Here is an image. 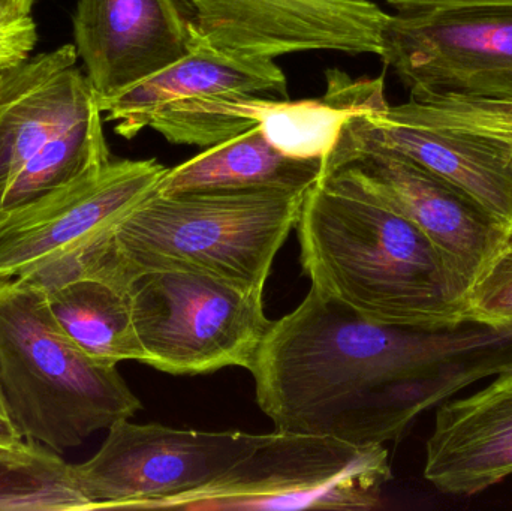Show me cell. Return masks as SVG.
I'll return each mask as SVG.
<instances>
[{
	"label": "cell",
	"mask_w": 512,
	"mask_h": 511,
	"mask_svg": "<svg viewBox=\"0 0 512 511\" xmlns=\"http://www.w3.org/2000/svg\"><path fill=\"white\" fill-rule=\"evenodd\" d=\"M459 329L376 323L310 287L271 323L256 353V402L276 431L355 444L396 440L448 395L450 363L498 345L499 330Z\"/></svg>",
	"instance_id": "obj_1"
},
{
	"label": "cell",
	"mask_w": 512,
	"mask_h": 511,
	"mask_svg": "<svg viewBox=\"0 0 512 511\" xmlns=\"http://www.w3.org/2000/svg\"><path fill=\"white\" fill-rule=\"evenodd\" d=\"M297 233L310 287L357 314L429 332L468 323L423 231L343 177L324 173L307 191Z\"/></svg>",
	"instance_id": "obj_2"
},
{
	"label": "cell",
	"mask_w": 512,
	"mask_h": 511,
	"mask_svg": "<svg viewBox=\"0 0 512 511\" xmlns=\"http://www.w3.org/2000/svg\"><path fill=\"white\" fill-rule=\"evenodd\" d=\"M0 390L21 438L57 455L143 408L117 366L87 354L26 279L0 281Z\"/></svg>",
	"instance_id": "obj_3"
},
{
	"label": "cell",
	"mask_w": 512,
	"mask_h": 511,
	"mask_svg": "<svg viewBox=\"0 0 512 511\" xmlns=\"http://www.w3.org/2000/svg\"><path fill=\"white\" fill-rule=\"evenodd\" d=\"M307 191L152 194L113 230L129 278L189 270L264 293L277 252L297 227Z\"/></svg>",
	"instance_id": "obj_4"
},
{
	"label": "cell",
	"mask_w": 512,
	"mask_h": 511,
	"mask_svg": "<svg viewBox=\"0 0 512 511\" xmlns=\"http://www.w3.org/2000/svg\"><path fill=\"white\" fill-rule=\"evenodd\" d=\"M391 479L384 444L274 431L224 476L165 510H375Z\"/></svg>",
	"instance_id": "obj_5"
},
{
	"label": "cell",
	"mask_w": 512,
	"mask_h": 511,
	"mask_svg": "<svg viewBox=\"0 0 512 511\" xmlns=\"http://www.w3.org/2000/svg\"><path fill=\"white\" fill-rule=\"evenodd\" d=\"M129 303L144 365L171 375L251 369L273 321L262 293L189 270H143Z\"/></svg>",
	"instance_id": "obj_6"
},
{
	"label": "cell",
	"mask_w": 512,
	"mask_h": 511,
	"mask_svg": "<svg viewBox=\"0 0 512 511\" xmlns=\"http://www.w3.org/2000/svg\"><path fill=\"white\" fill-rule=\"evenodd\" d=\"M167 167L113 159L45 194L0 209V281L26 279L45 291L68 281L77 261L138 204Z\"/></svg>",
	"instance_id": "obj_7"
},
{
	"label": "cell",
	"mask_w": 512,
	"mask_h": 511,
	"mask_svg": "<svg viewBox=\"0 0 512 511\" xmlns=\"http://www.w3.org/2000/svg\"><path fill=\"white\" fill-rule=\"evenodd\" d=\"M358 119L343 129L336 149L324 159L322 174L343 177L420 228L463 305L512 227L450 180L370 138Z\"/></svg>",
	"instance_id": "obj_8"
},
{
	"label": "cell",
	"mask_w": 512,
	"mask_h": 511,
	"mask_svg": "<svg viewBox=\"0 0 512 511\" xmlns=\"http://www.w3.org/2000/svg\"><path fill=\"white\" fill-rule=\"evenodd\" d=\"M264 440L240 431H195L120 420L93 458L71 465L95 510H165L224 476Z\"/></svg>",
	"instance_id": "obj_9"
},
{
	"label": "cell",
	"mask_w": 512,
	"mask_h": 511,
	"mask_svg": "<svg viewBox=\"0 0 512 511\" xmlns=\"http://www.w3.org/2000/svg\"><path fill=\"white\" fill-rule=\"evenodd\" d=\"M325 78L327 90L321 98L289 101L249 93L203 96L167 105L149 120L147 128L173 144L210 147L258 126L283 155L324 161L336 149L349 122L390 105L384 75L352 78L330 69Z\"/></svg>",
	"instance_id": "obj_10"
},
{
	"label": "cell",
	"mask_w": 512,
	"mask_h": 511,
	"mask_svg": "<svg viewBox=\"0 0 512 511\" xmlns=\"http://www.w3.org/2000/svg\"><path fill=\"white\" fill-rule=\"evenodd\" d=\"M381 59L412 99H512V6H465L391 15Z\"/></svg>",
	"instance_id": "obj_11"
},
{
	"label": "cell",
	"mask_w": 512,
	"mask_h": 511,
	"mask_svg": "<svg viewBox=\"0 0 512 511\" xmlns=\"http://www.w3.org/2000/svg\"><path fill=\"white\" fill-rule=\"evenodd\" d=\"M201 35L228 53L306 51L381 57L391 15L370 0H194Z\"/></svg>",
	"instance_id": "obj_12"
},
{
	"label": "cell",
	"mask_w": 512,
	"mask_h": 511,
	"mask_svg": "<svg viewBox=\"0 0 512 511\" xmlns=\"http://www.w3.org/2000/svg\"><path fill=\"white\" fill-rule=\"evenodd\" d=\"M72 23L78 57L98 99L188 54L198 32L194 0H78Z\"/></svg>",
	"instance_id": "obj_13"
},
{
	"label": "cell",
	"mask_w": 512,
	"mask_h": 511,
	"mask_svg": "<svg viewBox=\"0 0 512 511\" xmlns=\"http://www.w3.org/2000/svg\"><path fill=\"white\" fill-rule=\"evenodd\" d=\"M512 476V365L474 395L445 402L426 444L424 479L450 495L480 494Z\"/></svg>",
	"instance_id": "obj_14"
},
{
	"label": "cell",
	"mask_w": 512,
	"mask_h": 511,
	"mask_svg": "<svg viewBox=\"0 0 512 511\" xmlns=\"http://www.w3.org/2000/svg\"><path fill=\"white\" fill-rule=\"evenodd\" d=\"M227 93H273L286 98L288 83L273 59L228 53L198 30L188 54L117 95L96 101L105 119L116 123V134L131 140L167 105Z\"/></svg>",
	"instance_id": "obj_15"
},
{
	"label": "cell",
	"mask_w": 512,
	"mask_h": 511,
	"mask_svg": "<svg viewBox=\"0 0 512 511\" xmlns=\"http://www.w3.org/2000/svg\"><path fill=\"white\" fill-rule=\"evenodd\" d=\"M358 122L370 138L450 180L512 227V141L411 119L393 105Z\"/></svg>",
	"instance_id": "obj_16"
},
{
	"label": "cell",
	"mask_w": 512,
	"mask_h": 511,
	"mask_svg": "<svg viewBox=\"0 0 512 511\" xmlns=\"http://www.w3.org/2000/svg\"><path fill=\"white\" fill-rule=\"evenodd\" d=\"M324 170L322 159H297L271 146L258 126L207 147L189 161L167 168L156 194L289 189L309 191Z\"/></svg>",
	"instance_id": "obj_17"
},
{
	"label": "cell",
	"mask_w": 512,
	"mask_h": 511,
	"mask_svg": "<svg viewBox=\"0 0 512 511\" xmlns=\"http://www.w3.org/2000/svg\"><path fill=\"white\" fill-rule=\"evenodd\" d=\"M51 311L69 336L99 362L144 363L128 291L93 278H77L45 291Z\"/></svg>",
	"instance_id": "obj_18"
},
{
	"label": "cell",
	"mask_w": 512,
	"mask_h": 511,
	"mask_svg": "<svg viewBox=\"0 0 512 511\" xmlns=\"http://www.w3.org/2000/svg\"><path fill=\"white\" fill-rule=\"evenodd\" d=\"M110 159L104 114L96 102L86 116L44 144L6 177L0 209L32 200Z\"/></svg>",
	"instance_id": "obj_19"
},
{
	"label": "cell",
	"mask_w": 512,
	"mask_h": 511,
	"mask_svg": "<svg viewBox=\"0 0 512 511\" xmlns=\"http://www.w3.org/2000/svg\"><path fill=\"white\" fill-rule=\"evenodd\" d=\"M0 511H92L57 453L0 467Z\"/></svg>",
	"instance_id": "obj_20"
},
{
	"label": "cell",
	"mask_w": 512,
	"mask_h": 511,
	"mask_svg": "<svg viewBox=\"0 0 512 511\" xmlns=\"http://www.w3.org/2000/svg\"><path fill=\"white\" fill-rule=\"evenodd\" d=\"M468 323L490 329L512 326V228L463 299Z\"/></svg>",
	"instance_id": "obj_21"
},
{
	"label": "cell",
	"mask_w": 512,
	"mask_h": 511,
	"mask_svg": "<svg viewBox=\"0 0 512 511\" xmlns=\"http://www.w3.org/2000/svg\"><path fill=\"white\" fill-rule=\"evenodd\" d=\"M38 41V27L32 17L0 15V78L26 62Z\"/></svg>",
	"instance_id": "obj_22"
},
{
	"label": "cell",
	"mask_w": 512,
	"mask_h": 511,
	"mask_svg": "<svg viewBox=\"0 0 512 511\" xmlns=\"http://www.w3.org/2000/svg\"><path fill=\"white\" fill-rule=\"evenodd\" d=\"M397 12L432 11L465 6H512V0H384Z\"/></svg>",
	"instance_id": "obj_23"
},
{
	"label": "cell",
	"mask_w": 512,
	"mask_h": 511,
	"mask_svg": "<svg viewBox=\"0 0 512 511\" xmlns=\"http://www.w3.org/2000/svg\"><path fill=\"white\" fill-rule=\"evenodd\" d=\"M12 93H14V69L0 78V200H2L3 186H5L9 168V149L5 131H3V120L11 104Z\"/></svg>",
	"instance_id": "obj_24"
},
{
	"label": "cell",
	"mask_w": 512,
	"mask_h": 511,
	"mask_svg": "<svg viewBox=\"0 0 512 511\" xmlns=\"http://www.w3.org/2000/svg\"><path fill=\"white\" fill-rule=\"evenodd\" d=\"M48 452L50 450L45 449L41 444L32 443V441H27L20 449H3V447H0V467L33 461V459L41 458Z\"/></svg>",
	"instance_id": "obj_25"
},
{
	"label": "cell",
	"mask_w": 512,
	"mask_h": 511,
	"mask_svg": "<svg viewBox=\"0 0 512 511\" xmlns=\"http://www.w3.org/2000/svg\"><path fill=\"white\" fill-rule=\"evenodd\" d=\"M26 443L27 441L21 438L20 432L17 431L11 417H9L5 398H3L2 390H0V447H3V449H20Z\"/></svg>",
	"instance_id": "obj_26"
},
{
	"label": "cell",
	"mask_w": 512,
	"mask_h": 511,
	"mask_svg": "<svg viewBox=\"0 0 512 511\" xmlns=\"http://www.w3.org/2000/svg\"><path fill=\"white\" fill-rule=\"evenodd\" d=\"M35 0H0V15L9 18L32 17Z\"/></svg>",
	"instance_id": "obj_27"
}]
</instances>
